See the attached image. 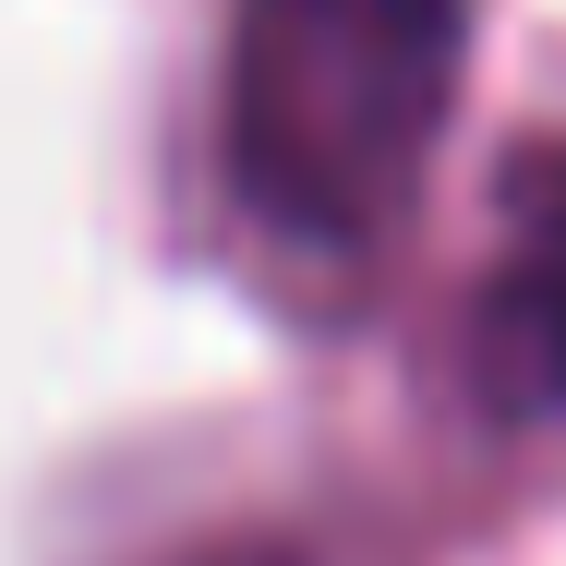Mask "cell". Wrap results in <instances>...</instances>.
I'll list each match as a JSON object with an SVG mask.
<instances>
[{"mask_svg": "<svg viewBox=\"0 0 566 566\" xmlns=\"http://www.w3.org/2000/svg\"><path fill=\"white\" fill-rule=\"evenodd\" d=\"M482 0H241L229 181L302 253H374L422 206Z\"/></svg>", "mask_w": 566, "mask_h": 566, "instance_id": "cell-1", "label": "cell"}, {"mask_svg": "<svg viewBox=\"0 0 566 566\" xmlns=\"http://www.w3.org/2000/svg\"><path fill=\"white\" fill-rule=\"evenodd\" d=\"M506 218H518V265H555L566 277V145L506 169Z\"/></svg>", "mask_w": 566, "mask_h": 566, "instance_id": "cell-2", "label": "cell"}]
</instances>
